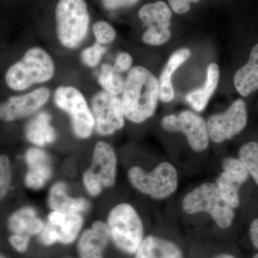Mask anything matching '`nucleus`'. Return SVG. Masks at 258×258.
I'll return each mask as SVG.
<instances>
[{
  "mask_svg": "<svg viewBox=\"0 0 258 258\" xmlns=\"http://www.w3.org/2000/svg\"><path fill=\"white\" fill-rule=\"evenodd\" d=\"M121 94L125 118L134 123H144L157 110L159 80L143 66H136L129 71Z\"/></svg>",
  "mask_w": 258,
  "mask_h": 258,
  "instance_id": "f257e3e1",
  "label": "nucleus"
},
{
  "mask_svg": "<svg viewBox=\"0 0 258 258\" xmlns=\"http://www.w3.org/2000/svg\"><path fill=\"white\" fill-rule=\"evenodd\" d=\"M55 71V63L50 54L42 47H32L10 66L5 74V83L13 91H23L33 85L48 82Z\"/></svg>",
  "mask_w": 258,
  "mask_h": 258,
  "instance_id": "f03ea898",
  "label": "nucleus"
},
{
  "mask_svg": "<svg viewBox=\"0 0 258 258\" xmlns=\"http://www.w3.org/2000/svg\"><path fill=\"white\" fill-rule=\"evenodd\" d=\"M56 35L62 46L76 49L88 35L89 10L86 0H58L55 9Z\"/></svg>",
  "mask_w": 258,
  "mask_h": 258,
  "instance_id": "7ed1b4c3",
  "label": "nucleus"
},
{
  "mask_svg": "<svg viewBox=\"0 0 258 258\" xmlns=\"http://www.w3.org/2000/svg\"><path fill=\"white\" fill-rule=\"evenodd\" d=\"M111 240L120 250L135 254L144 240V225L138 212L127 203L117 204L107 215Z\"/></svg>",
  "mask_w": 258,
  "mask_h": 258,
  "instance_id": "20e7f679",
  "label": "nucleus"
},
{
  "mask_svg": "<svg viewBox=\"0 0 258 258\" xmlns=\"http://www.w3.org/2000/svg\"><path fill=\"white\" fill-rule=\"evenodd\" d=\"M181 206L188 215L208 213L222 229L229 228L235 217L233 208L225 201L213 183H204L186 194Z\"/></svg>",
  "mask_w": 258,
  "mask_h": 258,
  "instance_id": "39448f33",
  "label": "nucleus"
},
{
  "mask_svg": "<svg viewBox=\"0 0 258 258\" xmlns=\"http://www.w3.org/2000/svg\"><path fill=\"white\" fill-rule=\"evenodd\" d=\"M118 159L114 148L104 141H98L93 148L89 167L83 173V186L91 197L101 195L116 182Z\"/></svg>",
  "mask_w": 258,
  "mask_h": 258,
  "instance_id": "423d86ee",
  "label": "nucleus"
},
{
  "mask_svg": "<svg viewBox=\"0 0 258 258\" xmlns=\"http://www.w3.org/2000/svg\"><path fill=\"white\" fill-rule=\"evenodd\" d=\"M127 177L134 189L154 200H165L177 189V171L169 162H161L152 171L132 166L127 172Z\"/></svg>",
  "mask_w": 258,
  "mask_h": 258,
  "instance_id": "0eeeda50",
  "label": "nucleus"
},
{
  "mask_svg": "<svg viewBox=\"0 0 258 258\" xmlns=\"http://www.w3.org/2000/svg\"><path fill=\"white\" fill-rule=\"evenodd\" d=\"M54 103L69 115L73 133L81 140L91 138L95 130V119L87 101L78 88L62 86L56 88Z\"/></svg>",
  "mask_w": 258,
  "mask_h": 258,
  "instance_id": "6e6552de",
  "label": "nucleus"
},
{
  "mask_svg": "<svg viewBox=\"0 0 258 258\" xmlns=\"http://www.w3.org/2000/svg\"><path fill=\"white\" fill-rule=\"evenodd\" d=\"M91 111L95 119V130L102 137H109L121 130L125 125V114L121 98L104 91L91 99Z\"/></svg>",
  "mask_w": 258,
  "mask_h": 258,
  "instance_id": "1a4fd4ad",
  "label": "nucleus"
},
{
  "mask_svg": "<svg viewBox=\"0 0 258 258\" xmlns=\"http://www.w3.org/2000/svg\"><path fill=\"white\" fill-rule=\"evenodd\" d=\"M161 125L166 132L184 134L194 151L201 152L207 149L210 142L207 122L200 115L185 110L179 114L166 115Z\"/></svg>",
  "mask_w": 258,
  "mask_h": 258,
  "instance_id": "9d476101",
  "label": "nucleus"
},
{
  "mask_svg": "<svg viewBox=\"0 0 258 258\" xmlns=\"http://www.w3.org/2000/svg\"><path fill=\"white\" fill-rule=\"evenodd\" d=\"M247 123L246 104L239 98L223 113L212 115L208 118L209 137L214 143H222L242 132Z\"/></svg>",
  "mask_w": 258,
  "mask_h": 258,
  "instance_id": "9b49d317",
  "label": "nucleus"
},
{
  "mask_svg": "<svg viewBox=\"0 0 258 258\" xmlns=\"http://www.w3.org/2000/svg\"><path fill=\"white\" fill-rule=\"evenodd\" d=\"M50 90L37 88L30 92L8 98L0 106V118L5 122H13L30 116L46 104Z\"/></svg>",
  "mask_w": 258,
  "mask_h": 258,
  "instance_id": "f8f14e48",
  "label": "nucleus"
},
{
  "mask_svg": "<svg viewBox=\"0 0 258 258\" xmlns=\"http://www.w3.org/2000/svg\"><path fill=\"white\" fill-rule=\"evenodd\" d=\"M222 172L215 184L226 202L232 208L240 205V188L249 178V172L239 159L227 157L222 161Z\"/></svg>",
  "mask_w": 258,
  "mask_h": 258,
  "instance_id": "ddd939ff",
  "label": "nucleus"
},
{
  "mask_svg": "<svg viewBox=\"0 0 258 258\" xmlns=\"http://www.w3.org/2000/svg\"><path fill=\"white\" fill-rule=\"evenodd\" d=\"M24 161L27 166L25 186L32 190L42 189L53 173L50 156L40 148L31 147L24 154Z\"/></svg>",
  "mask_w": 258,
  "mask_h": 258,
  "instance_id": "4468645a",
  "label": "nucleus"
},
{
  "mask_svg": "<svg viewBox=\"0 0 258 258\" xmlns=\"http://www.w3.org/2000/svg\"><path fill=\"white\" fill-rule=\"evenodd\" d=\"M111 240V233L106 222L96 220L86 229L78 242L80 258H103L105 249Z\"/></svg>",
  "mask_w": 258,
  "mask_h": 258,
  "instance_id": "2eb2a0df",
  "label": "nucleus"
},
{
  "mask_svg": "<svg viewBox=\"0 0 258 258\" xmlns=\"http://www.w3.org/2000/svg\"><path fill=\"white\" fill-rule=\"evenodd\" d=\"M69 186L63 181H57L51 186L47 195V205L51 210L66 214L83 215L91 208L89 201L82 197L70 196Z\"/></svg>",
  "mask_w": 258,
  "mask_h": 258,
  "instance_id": "dca6fc26",
  "label": "nucleus"
},
{
  "mask_svg": "<svg viewBox=\"0 0 258 258\" xmlns=\"http://www.w3.org/2000/svg\"><path fill=\"white\" fill-rule=\"evenodd\" d=\"M37 210L31 206H25L13 212L8 219V227L10 232L18 235L30 236L40 235L45 227Z\"/></svg>",
  "mask_w": 258,
  "mask_h": 258,
  "instance_id": "f3484780",
  "label": "nucleus"
},
{
  "mask_svg": "<svg viewBox=\"0 0 258 258\" xmlns=\"http://www.w3.org/2000/svg\"><path fill=\"white\" fill-rule=\"evenodd\" d=\"M25 138L37 147L53 144L57 133L52 125V117L46 111H40L29 120L25 128Z\"/></svg>",
  "mask_w": 258,
  "mask_h": 258,
  "instance_id": "a211bd4d",
  "label": "nucleus"
},
{
  "mask_svg": "<svg viewBox=\"0 0 258 258\" xmlns=\"http://www.w3.org/2000/svg\"><path fill=\"white\" fill-rule=\"evenodd\" d=\"M134 258H184L181 249L170 240L149 235L143 242Z\"/></svg>",
  "mask_w": 258,
  "mask_h": 258,
  "instance_id": "6ab92c4d",
  "label": "nucleus"
},
{
  "mask_svg": "<svg viewBox=\"0 0 258 258\" xmlns=\"http://www.w3.org/2000/svg\"><path fill=\"white\" fill-rule=\"evenodd\" d=\"M139 20L146 28L169 29L171 25L173 12L166 2L158 0L144 5L138 12Z\"/></svg>",
  "mask_w": 258,
  "mask_h": 258,
  "instance_id": "aec40b11",
  "label": "nucleus"
},
{
  "mask_svg": "<svg viewBox=\"0 0 258 258\" xmlns=\"http://www.w3.org/2000/svg\"><path fill=\"white\" fill-rule=\"evenodd\" d=\"M234 83L241 96H249L258 89V44L250 52L248 62L237 71Z\"/></svg>",
  "mask_w": 258,
  "mask_h": 258,
  "instance_id": "412c9836",
  "label": "nucleus"
},
{
  "mask_svg": "<svg viewBox=\"0 0 258 258\" xmlns=\"http://www.w3.org/2000/svg\"><path fill=\"white\" fill-rule=\"evenodd\" d=\"M190 50L181 48L175 51L169 57L165 68L159 79V99L164 103H169L174 98V88L171 83V76L185 61L189 58Z\"/></svg>",
  "mask_w": 258,
  "mask_h": 258,
  "instance_id": "4be33fe9",
  "label": "nucleus"
},
{
  "mask_svg": "<svg viewBox=\"0 0 258 258\" xmlns=\"http://www.w3.org/2000/svg\"><path fill=\"white\" fill-rule=\"evenodd\" d=\"M219 79V66L214 62L209 64L207 70V79L203 87L194 90L186 95V101L194 110L201 112L206 108L209 100L217 87Z\"/></svg>",
  "mask_w": 258,
  "mask_h": 258,
  "instance_id": "5701e85b",
  "label": "nucleus"
},
{
  "mask_svg": "<svg viewBox=\"0 0 258 258\" xmlns=\"http://www.w3.org/2000/svg\"><path fill=\"white\" fill-rule=\"evenodd\" d=\"M83 223L84 218L83 215L72 213L66 214V219L60 225H52L58 235V243L69 244L74 242L82 230Z\"/></svg>",
  "mask_w": 258,
  "mask_h": 258,
  "instance_id": "b1692460",
  "label": "nucleus"
},
{
  "mask_svg": "<svg viewBox=\"0 0 258 258\" xmlns=\"http://www.w3.org/2000/svg\"><path fill=\"white\" fill-rule=\"evenodd\" d=\"M98 83L103 91L113 96H118L123 92L125 79L121 74L115 71L113 64L104 63L101 67Z\"/></svg>",
  "mask_w": 258,
  "mask_h": 258,
  "instance_id": "393cba45",
  "label": "nucleus"
},
{
  "mask_svg": "<svg viewBox=\"0 0 258 258\" xmlns=\"http://www.w3.org/2000/svg\"><path fill=\"white\" fill-rule=\"evenodd\" d=\"M240 159L258 186V143L250 142L244 144L238 152Z\"/></svg>",
  "mask_w": 258,
  "mask_h": 258,
  "instance_id": "a878e982",
  "label": "nucleus"
},
{
  "mask_svg": "<svg viewBox=\"0 0 258 258\" xmlns=\"http://www.w3.org/2000/svg\"><path fill=\"white\" fill-rule=\"evenodd\" d=\"M92 31L96 42L101 45H109L116 38L115 28L111 24L105 20H98L93 24Z\"/></svg>",
  "mask_w": 258,
  "mask_h": 258,
  "instance_id": "bb28decb",
  "label": "nucleus"
},
{
  "mask_svg": "<svg viewBox=\"0 0 258 258\" xmlns=\"http://www.w3.org/2000/svg\"><path fill=\"white\" fill-rule=\"evenodd\" d=\"M13 169L11 161L6 154L0 157V197L3 200L11 189Z\"/></svg>",
  "mask_w": 258,
  "mask_h": 258,
  "instance_id": "cd10ccee",
  "label": "nucleus"
},
{
  "mask_svg": "<svg viewBox=\"0 0 258 258\" xmlns=\"http://www.w3.org/2000/svg\"><path fill=\"white\" fill-rule=\"evenodd\" d=\"M106 52L105 45L94 42L91 46L83 50L81 54V58L83 63L88 68H96L101 62L102 57Z\"/></svg>",
  "mask_w": 258,
  "mask_h": 258,
  "instance_id": "c85d7f7f",
  "label": "nucleus"
},
{
  "mask_svg": "<svg viewBox=\"0 0 258 258\" xmlns=\"http://www.w3.org/2000/svg\"><path fill=\"white\" fill-rule=\"evenodd\" d=\"M170 29L150 27L147 28L142 35V41L147 45L159 46L165 44L171 38Z\"/></svg>",
  "mask_w": 258,
  "mask_h": 258,
  "instance_id": "c756f323",
  "label": "nucleus"
},
{
  "mask_svg": "<svg viewBox=\"0 0 258 258\" xmlns=\"http://www.w3.org/2000/svg\"><path fill=\"white\" fill-rule=\"evenodd\" d=\"M202 0H167V4L173 13L185 15L189 13L193 5L199 4Z\"/></svg>",
  "mask_w": 258,
  "mask_h": 258,
  "instance_id": "7c9ffc66",
  "label": "nucleus"
},
{
  "mask_svg": "<svg viewBox=\"0 0 258 258\" xmlns=\"http://www.w3.org/2000/svg\"><path fill=\"white\" fill-rule=\"evenodd\" d=\"M39 239L45 245H52L58 242V235L54 226L47 222L41 233L39 235Z\"/></svg>",
  "mask_w": 258,
  "mask_h": 258,
  "instance_id": "2f4dec72",
  "label": "nucleus"
},
{
  "mask_svg": "<svg viewBox=\"0 0 258 258\" xmlns=\"http://www.w3.org/2000/svg\"><path fill=\"white\" fill-rule=\"evenodd\" d=\"M132 63H133L132 56L128 52H122L117 55L113 66L115 71L119 74H123L132 69Z\"/></svg>",
  "mask_w": 258,
  "mask_h": 258,
  "instance_id": "473e14b6",
  "label": "nucleus"
},
{
  "mask_svg": "<svg viewBox=\"0 0 258 258\" xmlns=\"http://www.w3.org/2000/svg\"><path fill=\"white\" fill-rule=\"evenodd\" d=\"M141 0H101L102 6L106 10H114L131 8L138 4Z\"/></svg>",
  "mask_w": 258,
  "mask_h": 258,
  "instance_id": "72a5a7b5",
  "label": "nucleus"
},
{
  "mask_svg": "<svg viewBox=\"0 0 258 258\" xmlns=\"http://www.w3.org/2000/svg\"><path fill=\"white\" fill-rule=\"evenodd\" d=\"M30 236L13 234L9 238L10 244L19 252H25L30 242Z\"/></svg>",
  "mask_w": 258,
  "mask_h": 258,
  "instance_id": "f704fd0d",
  "label": "nucleus"
},
{
  "mask_svg": "<svg viewBox=\"0 0 258 258\" xmlns=\"http://www.w3.org/2000/svg\"><path fill=\"white\" fill-rule=\"evenodd\" d=\"M249 237L254 247L258 249V218L251 223L249 227Z\"/></svg>",
  "mask_w": 258,
  "mask_h": 258,
  "instance_id": "c9c22d12",
  "label": "nucleus"
},
{
  "mask_svg": "<svg viewBox=\"0 0 258 258\" xmlns=\"http://www.w3.org/2000/svg\"><path fill=\"white\" fill-rule=\"evenodd\" d=\"M214 258H236L234 257V256L231 255V254H220V255L217 256V257Z\"/></svg>",
  "mask_w": 258,
  "mask_h": 258,
  "instance_id": "e433bc0d",
  "label": "nucleus"
},
{
  "mask_svg": "<svg viewBox=\"0 0 258 258\" xmlns=\"http://www.w3.org/2000/svg\"><path fill=\"white\" fill-rule=\"evenodd\" d=\"M253 258H258V253L256 254L254 256Z\"/></svg>",
  "mask_w": 258,
  "mask_h": 258,
  "instance_id": "4c0bfd02",
  "label": "nucleus"
},
{
  "mask_svg": "<svg viewBox=\"0 0 258 258\" xmlns=\"http://www.w3.org/2000/svg\"><path fill=\"white\" fill-rule=\"evenodd\" d=\"M0 258H7V257H5L4 255H3V254H2L1 257H0Z\"/></svg>",
  "mask_w": 258,
  "mask_h": 258,
  "instance_id": "58836bf2",
  "label": "nucleus"
}]
</instances>
